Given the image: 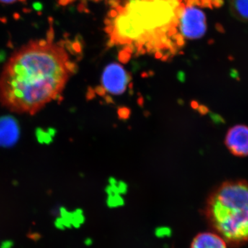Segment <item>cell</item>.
I'll return each instance as SVG.
<instances>
[{
	"mask_svg": "<svg viewBox=\"0 0 248 248\" xmlns=\"http://www.w3.org/2000/svg\"><path fill=\"white\" fill-rule=\"evenodd\" d=\"M77 71L61 42L31 41L15 52L0 74V104L13 112L35 115L61 95Z\"/></svg>",
	"mask_w": 248,
	"mask_h": 248,
	"instance_id": "6da1fadb",
	"label": "cell"
},
{
	"mask_svg": "<svg viewBox=\"0 0 248 248\" xmlns=\"http://www.w3.org/2000/svg\"><path fill=\"white\" fill-rule=\"evenodd\" d=\"M205 217L215 232L231 247L248 243V182L227 181L210 194Z\"/></svg>",
	"mask_w": 248,
	"mask_h": 248,
	"instance_id": "7a4b0ae2",
	"label": "cell"
},
{
	"mask_svg": "<svg viewBox=\"0 0 248 248\" xmlns=\"http://www.w3.org/2000/svg\"><path fill=\"white\" fill-rule=\"evenodd\" d=\"M172 5L164 0H133L114 21L112 37L122 44L156 42L177 26ZM158 40V39H157Z\"/></svg>",
	"mask_w": 248,
	"mask_h": 248,
	"instance_id": "3957f363",
	"label": "cell"
},
{
	"mask_svg": "<svg viewBox=\"0 0 248 248\" xmlns=\"http://www.w3.org/2000/svg\"><path fill=\"white\" fill-rule=\"evenodd\" d=\"M178 25L183 37L189 40L202 38L207 30V21L203 11L195 5H187L181 9Z\"/></svg>",
	"mask_w": 248,
	"mask_h": 248,
	"instance_id": "277c9868",
	"label": "cell"
},
{
	"mask_svg": "<svg viewBox=\"0 0 248 248\" xmlns=\"http://www.w3.org/2000/svg\"><path fill=\"white\" fill-rule=\"evenodd\" d=\"M131 76L118 63H111L103 72L102 84L107 92L112 94H123L127 89Z\"/></svg>",
	"mask_w": 248,
	"mask_h": 248,
	"instance_id": "5b68a950",
	"label": "cell"
},
{
	"mask_svg": "<svg viewBox=\"0 0 248 248\" xmlns=\"http://www.w3.org/2000/svg\"><path fill=\"white\" fill-rule=\"evenodd\" d=\"M225 143L232 155L239 157L248 156V126L234 125L227 132Z\"/></svg>",
	"mask_w": 248,
	"mask_h": 248,
	"instance_id": "8992f818",
	"label": "cell"
},
{
	"mask_svg": "<svg viewBox=\"0 0 248 248\" xmlns=\"http://www.w3.org/2000/svg\"><path fill=\"white\" fill-rule=\"evenodd\" d=\"M19 134V127L14 119L9 117L0 118V146H12L17 141Z\"/></svg>",
	"mask_w": 248,
	"mask_h": 248,
	"instance_id": "52a82bcc",
	"label": "cell"
},
{
	"mask_svg": "<svg viewBox=\"0 0 248 248\" xmlns=\"http://www.w3.org/2000/svg\"><path fill=\"white\" fill-rule=\"evenodd\" d=\"M227 243L216 232H204L195 236L190 248H227Z\"/></svg>",
	"mask_w": 248,
	"mask_h": 248,
	"instance_id": "ba28073f",
	"label": "cell"
},
{
	"mask_svg": "<svg viewBox=\"0 0 248 248\" xmlns=\"http://www.w3.org/2000/svg\"><path fill=\"white\" fill-rule=\"evenodd\" d=\"M230 7L235 17L248 22V0H231Z\"/></svg>",
	"mask_w": 248,
	"mask_h": 248,
	"instance_id": "9c48e42d",
	"label": "cell"
},
{
	"mask_svg": "<svg viewBox=\"0 0 248 248\" xmlns=\"http://www.w3.org/2000/svg\"><path fill=\"white\" fill-rule=\"evenodd\" d=\"M200 6H207L209 8L220 7L224 2V0H199Z\"/></svg>",
	"mask_w": 248,
	"mask_h": 248,
	"instance_id": "30bf717a",
	"label": "cell"
},
{
	"mask_svg": "<svg viewBox=\"0 0 248 248\" xmlns=\"http://www.w3.org/2000/svg\"><path fill=\"white\" fill-rule=\"evenodd\" d=\"M117 114L120 120H127L131 115V110L127 107H120L117 110Z\"/></svg>",
	"mask_w": 248,
	"mask_h": 248,
	"instance_id": "8fae6325",
	"label": "cell"
},
{
	"mask_svg": "<svg viewBox=\"0 0 248 248\" xmlns=\"http://www.w3.org/2000/svg\"><path fill=\"white\" fill-rule=\"evenodd\" d=\"M94 90L96 94L101 96V97H105L106 94H107V91L103 86H98Z\"/></svg>",
	"mask_w": 248,
	"mask_h": 248,
	"instance_id": "7c38bea8",
	"label": "cell"
},
{
	"mask_svg": "<svg viewBox=\"0 0 248 248\" xmlns=\"http://www.w3.org/2000/svg\"><path fill=\"white\" fill-rule=\"evenodd\" d=\"M96 93L94 92V90L92 89V88H89L88 89L87 94H86V98H87L88 100H91L93 98L95 97Z\"/></svg>",
	"mask_w": 248,
	"mask_h": 248,
	"instance_id": "4fadbf2b",
	"label": "cell"
},
{
	"mask_svg": "<svg viewBox=\"0 0 248 248\" xmlns=\"http://www.w3.org/2000/svg\"><path fill=\"white\" fill-rule=\"evenodd\" d=\"M197 109H198L199 112H200L202 115H205L208 111V109L205 106H199L198 108Z\"/></svg>",
	"mask_w": 248,
	"mask_h": 248,
	"instance_id": "5bb4252c",
	"label": "cell"
},
{
	"mask_svg": "<svg viewBox=\"0 0 248 248\" xmlns=\"http://www.w3.org/2000/svg\"><path fill=\"white\" fill-rule=\"evenodd\" d=\"M17 1L19 0H0V2L4 3V4H13Z\"/></svg>",
	"mask_w": 248,
	"mask_h": 248,
	"instance_id": "9a60e30c",
	"label": "cell"
},
{
	"mask_svg": "<svg viewBox=\"0 0 248 248\" xmlns=\"http://www.w3.org/2000/svg\"><path fill=\"white\" fill-rule=\"evenodd\" d=\"M105 101L107 104H113L112 98L110 95H105Z\"/></svg>",
	"mask_w": 248,
	"mask_h": 248,
	"instance_id": "2e32d148",
	"label": "cell"
},
{
	"mask_svg": "<svg viewBox=\"0 0 248 248\" xmlns=\"http://www.w3.org/2000/svg\"><path fill=\"white\" fill-rule=\"evenodd\" d=\"M191 107H192V108L197 109L199 107V104L197 102H195V101H192V102H191Z\"/></svg>",
	"mask_w": 248,
	"mask_h": 248,
	"instance_id": "e0dca14e",
	"label": "cell"
},
{
	"mask_svg": "<svg viewBox=\"0 0 248 248\" xmlns=\"http://www.w3.org/2000/svg\"><path fill=\"white\" fill-rule=\"evenodd\" d=\"M138 104H140V106L143 105V99L141 97L139 98L138 99Z\"/></svg>",
	"mask_w": 248,
	"mask_h": 248,
	"instance_id": "ac0fdd59",
	"label": "cell"
}]
</instances>
